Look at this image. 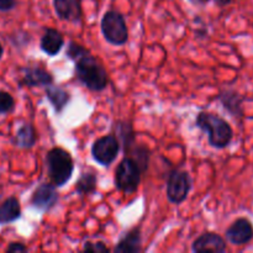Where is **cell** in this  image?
<instances>
[{"instance_id":"obj_1","label":"cell","mask_w":253,"mask_h":253,"mask_svg":"<svg viewBox=\"0 0 253 253\" xmlns=\"http://www.w3.org/2000/svg\"><path fill=\"white\" fill-rule=\"evenodd\" d=\"M195 126L208 133V140L211 147L222 150L231 143L234 130L231 125L221 116L209 111H200L195 119Z\"/></svg>"},{"instance_id":"obj_2","label":"cell","mask_w":253,"mask_h":253,"mask_svg":"<svg viewBox=\"0 0 253 253\" xmlns=\"http://www.w3.org/2000/svg\"><path fill=\"white\" fill-rule=\"evenodd\" d=\"M76 63V74L78 81L93 91H101L108 86V73L103 64L90 52H86L83 56L74 61Z\"/></svg>"},{"instance_id":"obj_3","label":"cell","mask_w":253,"mask_h":253,"mask_svg":"<svg viewBox=\"0 0 253 253\" xmlns=\"http://www.w3.org/2000/svg\"><path fill=\"white\" fill-rule=\"evenodd\" d=\"M46 165L49 180L57 188L67 184L73 175V158L71 153L61 147H54L47 152Z\"/></svg>"},{"instance_id":"obj_4","label":"cell","mask_w":253,"mask_h":253,"mask_svg":"<svg viewBox=\"0 0 253 253\" xmlns=\"http://www.w3.org/2000/svg\"><path fill=\"white\" fill-rule=\"evenodd\" d=\"M142 173L132 157H125L115 170V187L125 194H133L140 187Z\"/></svg>"},{"instance_id":"obj_5","label":"cell","mask_w":253,"mask_h":253,"mask_svg":"<svg viewBox=\"0 0 253 253\" xmlns=\"http://www.w3.org/2000/svg\"><path fill=\"white\" fill-rule=\"evenodd\" d=\"M101 32L106 41L114 46H123L128 40V29L125 19L116 10H109L101 19Z\"/></svg>"},{"instance_id":"obj_6","label":"cell","mask_w":253,"mask_h":253,"mask_svg":"<svg viewBox=\"0 0 253 253\" xmlns=\"http://www.w3.org/2000/svg\"><path fill=\"white\" fill-rule=\"evenodd\" d=\"M193 179L185 170L175 169L168 175L167 198L172 204L179 205L188 198L192 190Z\"/></svg>"},{"instance_id":"obj_7","label":"cell","mask_w":253,"mask_h":253,"mask_svg":"<svg viewBox=\"0 0 253 253\" xmlns=\"http://www.w3.org/2000/svg\"><path fill=\"white\" fill-rule=\"evenodd\" d=\"M120 151V142L115 135H106L94 141L91 156L103 167H109L116 160Z\"/></svg>"},{"instance_id":"obj_8","label":"cell","mask_w":253,"mask_h":253,"mask_svg":"<svg viewBox=\"0 0 253 253\" xmlns=\"http://www.w3.org/2000/svg\"><path fill=\"white\" fill-rule=\"evenodd\" d=\"M59 195L57 193L56 185H53L52 183H42L32 194L31 203L36 209L47 212L56 207Z\"/></svg>"},{"instance_id":"obj_9","label":"cell","mask_w":253,"mask_h":253,"mask_svg":"<svg viewBox=\"0 0 253 253\" xmlns=\"http://www.w3.org/2000/svg\"><path fill=\"white\" fill-rule=\"evenodd\" d=\"M226 240L235 246H244L253 239V225L246 217H240L232 222L225 232Z\"/></svg>"},{"instance_id":"obj_10","label":"cell","mask_w":253,"mask_h":253,"mask_svg":"<svg viewBox=\"0 0 253 253\" xmlns=\"http://www.w3.org/2000/svg\"><path fill=\"white\" fill-rule=\"evenodd\" d=\"M192 251L195 253H224L226 251V242H225L224 237L220 236L219 234L205 232L193 242Z\"/></svg>"},{"instance_id":"obj_11","label":"cell","mask_w":253,"mask_h":253,"mask_svg":"<svg viewBox=\"0 0 253 253\" xmlns=\"http://www.w3.org/2000/svg\"><path fill=\"white\" fill-rule=\"evenodd\" d=\"M54 11L57 16L64 21L78 24L82 20L81 0H53Z\"/></svg>"},{"instance_id":"obj_12","label":"cell","mask_w":253,"mask_h":253,"mask_svg":"<svg viewBox=\"0 0 253 253\" xmlns=\"http://www.w3.org/2000/svg\"><path fill=\"white\" fill-rule=\"evenodd\" d=\"M53 76L42 67H26L20 84L34 88V86H47L53 84Z\"/></svg>"},{"instance_id":"obj_13","label":"cell","mask_w":253,"mask_h":253,"mask_svg":"<svg viewBox=\"0 0 253 253\" xmlns=\"http://www.w3.org/2000/svg\"><path fill=\"white\" fill-rule=\"evenodd\" d=\"M41 49L48 56L53 57L61 52L64 44L63 35L56 29H46L41 37Z\"/></svg>"},{"instance_id":"obj_14","label":"cell","mask_w":253,"mask_h":253,"mask_svg":"<svg viewBox=\"0 0 253 253\" xmlns=\"http://www.w3.org/2000/svg\"><path fill=\"white\" fill-rule=\"evenodd\" d=\"M142 250L141 247V231L138 227L132 229L124 235L123 239L118 242L114 252L118 253H137Z\"/></svg>"},{"instance_id":"obj_15","label":"cell","mask_w":253,"mask_h":253,"mask_svg":"<svg viewBox=\"0 0 253 253\" xmlns=\"http://www.w3.org/2000/svg\"><path fill=\"white\" fill-rule=\"evenodd\" d=\"M46 96L49 103L53 105L57 114H61L71 100V95L66 89L58 85H52V84L46 86Z\"/></svg>"},{"instance_id":"obj_16","label":"cell","mask_w":253,"mask_h":253,"mask_svg":"<svg viewBox=\"0 0 253 253\" xmlns=\"http://www.w3.org/2000/svg\"><path fill=\"white\" fill-rule=\"evenodd\" d=\"M21 216V207L15 197H10L0 207V224H10Z\"/></svg>"},{"instance_id":"obj_17","label":"cell","mask_w":253,"mask_h":253,"mask_svg":"<svg viewBox=\"0 0 253 253\" xmlns=\"http://www.w3.org/2000/svg\"><path fill=\"white\" fill-rule=\"evenodd\" d=\"M36 141L37 135L34 126H32L31 124H24V125L17 130L12 142H14V145H16L17 147L31 148L34 147Z\"/></svg>"},{"instance_id":"obj_18","label":"cell","mask_w":253,"mask_h":253,"mask_svg":"<svg viewBox=\"0 0 253 253\" xmlns=\"http://www.w3.org/2000/svg\"><path fill=\"white\" fill-rule=\"evenodd\" d=\"M220 101L222 103L224 108L232 115L242 116V98L239 93L234 90H225L219 95Z\"/></svg>"},{"instance_id":"obj_19","label":"cell","mask_w":253,"mask_h":253,"mask_svg":"<svg viewBox=\"0 0 253 253\" xmlns=\"http://www.w3.org/2000/svg\"><path fill=\"white\" fill-rule=\"evenodd\" d=\"M98 178L94 173L83 172L76 184V192L79 195H90L95 192Z\"/></svg>"},{"instance_id":"obj_20","label":"cell","mask_w":253,"mask_h":253,"mask_svg":"<svg viewBox=\"0 0 253 253\" xmlns=\"http://www.w3.org/2000/svg\"><path fill=\"white\" fill-rule=\"evenodd\" d=\"M116 128H118V133L124 143V151H125V153L128 152L130 147L132 146L133 141H135V135L132 132V127L128 124L119 123Z\"/></svg>"},{"instance_id":"obj_21","label":"cell","mask_w":253,"mask_h":253,"mask_svg":"<svg viewBox=\"0 0 253 253\" xmlns=\"http://www.w3.org/2000/svg\"><path fill=\"white\" fill-rule=\"evenodd\" d=\"M133 160L137 162V165L140 166L141 170L145 172L147 169L148 166V158H150V151H148L147 147H137L135 151H133Z\"/></svg>"},{"instance_id":"obj_22","label":"cell","mask_w":253,"mask_h":253,"mask_svg":"<svg viewBox=\"0 0 253 253\" xmlns=\"http://www.w3.org/2000/svg\"><path fill=\"white\" fill-rule=\"evenodd\" d=\"M15 100L6 91H0V114H7L14 110Z\"/></svg>"},{"instance_id":"obj_23","label":"cell","mask_w":253,"mask_h":253,"mask_svg":"<svg viewBox=\"0 0 253 253\" xmlns=\"http://www.w3.org/2000/svg\"><path fill=\"white\" fill-rule=\"evenodd\" d=\"M89 49H86L85 47H83L82 44L77 43V42H73L71 41L68 43V48H67V57H68L69 59H72V61H76V59H78L79 57L83 56L84 53H86Z\"/></svg>"},{"instance_id":"obj_24","label":"cell","mask_w":253,"mask_h":253,"mask_svg":"<svg viewBox=\"0 0 253 253\" xmlns=\"http://www.w3.org/2000/svg\"><path fill=\"white\" fill-rule=\"evenodd\" d=\"M83 251L84 252H94V253H98V252L108 253V252H110V249H109V247H106V245L103 244V242H86L83 247Z\"/></svg>"},{"instance_id":"obj_25","label":"cell","mask_w":253,"mask_h":253,"mask_svg":"<svg viewBox=\"0 0 253 253\" xmlns=\"http://www.w3.org/2000/svg\"><path fill=\"white\" fill-rule=\"evenodd\" d=\"M188 1L192 2V4L194 5H205L209 1H214L215 4L219 5V6H226V5H229L230 2H232L234 0H188Z\"/></svg>"},{"instance_id":"obj_26","label":"cell","mask_w":253,"mask_h":253,"mask_svg":"<svg viewBox=\"0 0 253 253\" xmlns=\"http://www.w3.org/2000/svg\"><path fill=\"white\" fill-rule=\"evenodd\" d=\"M26 251H27V247L25 246L24 244H21V242H11L6 249V252L9 253H21Z\"/></svg>"},{"instance_id":"obj_27","label":"cell","mask_w":253,"mask_h":253,"mask_svg":"<svg viewBox=\"0 0 253 253\" xmlns=\"http://www.w3.org/2000/svg\"><path fill=\"white\" fill-rule=\"evenodd\" d=\"M17 4V0H0V11H10Z\"/></svg>"},{"instance_id":"obj_28","label":"cell","mask_w":253,"mask_h":253,"mask_svg":"<svg viewBox=\"0 0 253 253\" xmlns=\"http://www.w3.org/2000/svg\"><path fill=\"white\" fill-rule=\"evenodd\" d=\"M2 53H4V48H2V46H1V44H0V58H1Z\"/></svg>"}]
</instances>
